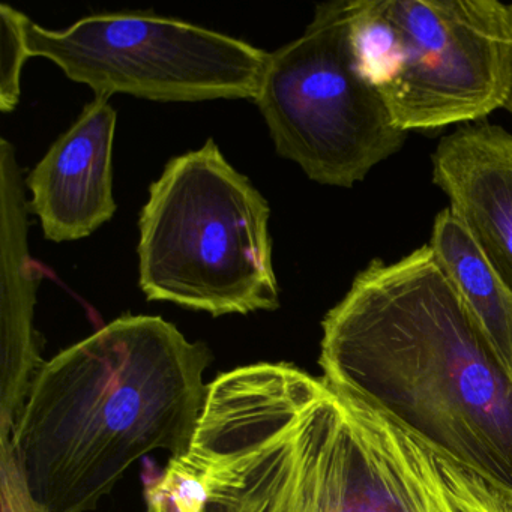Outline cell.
<instances>
[{
    "label": "cell",
    "mask_w": 512,
    "mask_h": 512,
    "mask_svg": "<svg viewBox=\"0 0 512 512\" xmlns=\"http://www.w3.org/2000/svg\"><path fill=\"white\" fill-rule=\"evenodd\" d=\"M2 298H0V442L10 439L29 389L43 367L35 328L37 274L29 257L22 176L13 145H0Z\"/></svg>",
    "instance_id": "obj_10"
},
{
    "label": "cell",
    "mask_w": 512,
    "mask_h": 512,
    "mask_svg": "<svg viewBox=\"0 0 512 512\" xmlns=\"http://www.w3.org/2000/svg\"><path fill=\"white\" fill-rule=\"evenodd\" d=\"M26 22L28 17L10 5L0 7V109L5 113L13 112L20 100V74L29 58Z\"/></svg>",
    "instance_id": "obj_12"
},
{
    "label": "cell",
    "mask_w": 512,
    "mask_h": 512,
    "mask_svg": "<svg viewBox=\"0 0 512 512\" xmlns=\"http://www.w3.org/2000/svg\"><path fill=\"white\" fill-rule=\"evenodd\" d=\"M431 250L482 331L512 368V289L449 209L434 218Z\"/></svg>",
    "instance_id": "obj_11"
},
{
    "label": "cell",
    "mask_w": 512,
    "mask_h": 512,
    "mask_svg": "<svg viewBox=\"0 0 512 512\" xmlns=\"http://www.w3.org/2000/svg\"><path fill=\"white\" fill-rule=\"evenodd\" d=\"M0 503V512H40L7 445H0Z\"/></svg>",
    "instance_id": "obj_13"
},
{
    "label": "cell",
    "mask_w": 512,
    "mask_h": 512,
    "mask_svg": "<svg viewBox=\"0 0 512 512\" xmlns=\"http://www.w3.org/2000/svg\"><path fill=\"white\" fill-rule=\"evenodd\" d=\"M26 46L97 97L154 101H254L269 59L245 41L149 13L97 14L61 32L28 19Z\"/></svg>",
    "instance_id": "obj_6"
},
{
    "label": "cell",
    "mask_w": 512,
    "mask_h": 512,
    "mask_svg": "<svg viewBox=\"0 0 512 512\" xmlns=\"http://www.w3.org/2000/svg\"><path fill=\"white\" fill-rule=\"evenodd\" d=\"M400 38V68L380 92L398 130H437L506 109L512 5L499 0H382Z\"/></svg>",
    "instance_id": "obj_7"
},
{
    "label": "cell",
    "mask_w": 512,
    "mask_h": 512,
    "mask_svg": "<svg viewBox=\"0 0 512 512\" xmlns=\"http://www.w3.org/2000/svg\"><path fill=\"white\" fill-rule=\"evenodd\" d=\"M115 130L109 97H95L26 179L29 209L40 217L49 241H79L115 215Z\"/></svg>",
    "instance_id": "obj_8"
},
{
    "label": "cell",
    "mask_w": 512,
    "mask_h": 512,
    "mask_svg": "<svg viewBox=\"0 0 512 512\" xmlns=\"http://www.w3.org/2000/svg\"><path fill=\"white\" fill-rule=\"evenodd\" d=\"M269 215L214 140L173 158L140 215V289L214 317L277 310Z\"/></svg>",
    "instance_id": "obj_3"
},
{
    "label": "cell",
    "mask_w": 512,
    "mask_h": 512,
    "mask_svg": "<svg viewBox=\"0 0 512 512\" xmlns=\"http://www.w3.org/2000/svg\"><path fill=\"white\" fill-rule=\"evenodd\" d=\"M431 161L449 212L512 289V133L464 125L440 140Z\"/></svg>",
    "instance_id": "obj_9"
},
{
    "label": "cell",
    "mask_w": 512,
    "mask_h": 512,
    "mask_svg": "<svg viewBox=\"0 0 512 512\" xmlns=\"http://www.w3.org/2000/svg\"><path fill=\"white\" fill-rule=\"evenodd\" d=\"M506 109H508L509 112H511V115H512V88H511V95H509L508 106H506Z\"/></svg>",
    "instance_id": "obj_14"
},
{
    "label": "cell",
    "mask_w": 512,
    "mask_h": 512,
    "mask_svg": "<svg viewBox=\"0 0 512 512\" xmlns=\"http://www.w3.org/2000/svg\"><path fill=\"white\" fill-rule=\"evenodd\" d=\"M314 512H512V491L302 373Z\"/></svg>",
    "instance_id": "obj_4"
},
{
    "label": "cell",
    "mask_w": 512,
    "mask_h": 512,
    "mask_svg": "<svg viewBox=\"0 0 512 512\" xmlns=\"http://www.w3.org/2000/svg\"><path fill=\"white\" fill-rule=\"evenodd\" d=\"M254 103L278 155L319 184L352 188L406 142L356 70L349 0L319 5L298 40L269 53Z\"/></svg>",
    "instance_id": "obj_5"
},
{
    "label": "cell",
    "mask_w": 512,
    "mask_h": 512,
    "mask_svg": "<svg viewBox=\"0 0 512 512\" xmlns=\"http://www.w3.org/2000/svg\"><path fill=\"white\" fill-rule=\"evenodd\" d=\"M322 329L329 385L512 491V368L430 245L373 260Z\"/></svg>",
    "instance_id": "obj_1"
},
{
    "label": "cell",
    "mask_w": 512,
    "mask_h": 512,
    "mask_svg": "<svg viewBox=\"0 0 512 512\" xmlns=\"http://www.w3.org/2000/svg\"><path fill=\"white\" fill-rule=\"evenodd\" d=\"M209 361L173 323L125 314L44 362L0 442L38 511H92L149 452L187 455Z\"/></svg>",
    "instance_id": "obj_2"
}]
</instances>
